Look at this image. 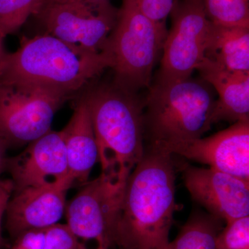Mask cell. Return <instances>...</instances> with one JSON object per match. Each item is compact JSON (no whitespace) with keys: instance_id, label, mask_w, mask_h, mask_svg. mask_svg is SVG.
Segmentation results:
<instances>
[{"instance_id":"obj_1","label":"cell","mask_w":249,"mask_h":249,"mask_svg":"<svg viewBox=\"0 0 249 249\" xmlns=\"http://www.w3.org/2000/svg\"><path fill=\"white\" fill-rule=\"evenodd\" d=\"M172 155L145 147L127 181L111 249H164L175 211Z\"/></svg>"},{"instance_id":"obj_2","label":"cell","mask_w":249,"mask_h":249,"mask_svg":"<svg viewBox=\"0 0 249 249\" xmlns=\"http://www.w3.org/2000/svg\"><path fill=\"white\" fill-rule=\"evenodd\" d=\"M111 67L107 51L91 53L47 34L22 36L19 49L0 65V83L42 88L70 98Z\"/></svg>"},{"instance_id":"obj_3","label":"cell","mask_w":249,"mask_h":249,"mask_svg":"<svg viewBox=\"0 0 249 249\" xmlns=\"http://www.w3.org/2000/svg\"><path fill=\"white\" fill-rule=\"evenodd\" d=\"M91 118L102 173L126 182L145 152L144 101L114 83L82 96Z\"/></svg>"},{"instance_id":"obj_4","label":"cell","mask_w":249,"mask_h":249,"mask_svg":"<svg viewBox=\"0 0 249 249\" xmlns=\"http://www.w3.org/2000/svg\"><path fill=\"white\" fill-rule=\"evenodd\" d=\"M215 103L203 79L156 80L144 101L145 147L167 153L177 144L201 138L212 126Z\"/></svg>"},{"instance_id":"obj_5","label":"cell","mask_w":249,"mask_h":249,"mask_svg":"<svg viewBox=\"0 0 249 249\" xmlns=\"http://www.w3.org/2000/svg\"><path fill=\"white\" fill-rule=\"evenodd\" d=\"M167 34L164 23L145 16L136 0H123L105 49L112 59L113 83L134 93L149 88Z\"/></svg>"},{"instance_id":"obj_6","label":"cell","mask_w":249,"mask_h":249,"mask_svg":"<svg viewBox=\"0 0 249 249\" xmlns=\"http://www.w3.org/2000/svg\"><path fill=\"white\" fill-rule=\"evenodd\" d=\"M117 15L111 4L93 7L84 0H42L34 16L45 34L72 47L97 53L106 49Z\"/></svg>"},{"instance_id":"obj_7","label":"cell","mask_w":249,"mask_h":249,"mask_svg":"<svg viewBox=\"0 0 249 249\" xmlns=\"http://www.w3.org/2000/svg\"><path fill=\"white\" fill-rule=\"evenodd\" d=\"M157 81L186 79L206 57L213 23L202 0L175 1Z\"/></svg>"},{"instance_id":"obj_8","label":"cell","mask_w":249,"mask_h":249,"mask_svg":"<svg viewBox=\"0 0 249 249\" xmlns=\"http://www.w3.org/2000/svg\"><path fill=\"white\" fill-rule=\"evenodd\" d=\"M69 99L42 88L0 83V138L9 147L40 138Z\"/></svg>"},{"instance_id":"obj_9","label":"cell","mask_w":249,"mask_h":249,"mask_svg":"<svg viewBox=\"0 0 249 249\" xmlns=\"http://www.w3.org/2000/svg\"><path fill=\"white\" fill-rule=\"evenodd\" d=\"M126 182L101 173L65 208L67 225L78 239L95 240L97 249H110Z\"/></svg>"},{"instance_id":"obj_10","label":"cell","mask_w":249,"mask_h":249,"mask_svg":"<svg viewBox=\"0 0 249 249\" xmlns=\"http://www.w3.org/2000/svg\"><path fill=\"white\" fill-rule=\"evenodd\" d=\"M6 171L14 191L31 187L65 186L74 183L70 176L61 131L52 129L29 143L24 151L8 158Z\"/></svg>"},{"instance_id":"obj_11","label":"cell","mask_w":249,"mask_h":249,"mask_svg":"<svg viewBox=\"0 0 249 249\" xmlns=\"http://www.w3.org/2000/svg\"><path fill=\"white\" fill-rule=\"evenodd\" d=\"M167 153L209 165L249 182V119L234 123L206 138L180 142Z\"/></svg>"},{"instance_id":"obj_12","label":"cell","mask_w":249,"mask_h":249,"mask_svg":"<svg viewBox=\"0 0 249 249\" xmlns=\"http://www.w3.org/2000/svg\"><path fill=\"white\" fill-rule=\"evenodd\" d=\"M183 179L193 200L224 223L249 215V182L213 168L187 165Z\"/></svg>"},{"instance_id":"obj_13","label":"cell","mask_w":249,"mask_h":249,"mask_svg":"<svg viewBox=\"0 0 249 249\" xmlns=\"http://www.w3.org/2000/svg\"><path fill=\"white\" fill-rule=\"evenodd\" d=\"M65 186L31 187L14 192L6 211V229L13 240L23 232L58 224L66 208Z\"/></svg>"},{"instance_id":"obj_14","label":"cell","mask_w":249,"mask_h":249,"mask_svg":"<svg viewBox=\"0 0 249 249\" xmlns=\"http://www.w3.org/2000/svg\"><path fill=\"white\" fill-rule=\"evenodd\" d=\"M196 70L219 96L213 124L222 121L234 124L249 119V72L227 70L206 57Z\"/></svg>"},{"instance_id":"obj_15","label":"cell","mask_w":249,"mask_h":249,"mask_svg":"<svg viewBox=\"0 0 249 249\" xmlns=\"http://www.w3.org/2000/svg\"><path fill=\"white\" fill-rule=\"evenodd\" d=\"M61 132L70 176L74 182H88L93 165L98 161V154L89 109L82 96Z\"/></svg>"},{"instance_id":"obj_16","label":"cell","mask_w":249,"mask_h":249,"mask_svg":"<svg viewBox=\"0 0 249 249\" xmlns=\"http://www.w3.org/2000/svg\"><path fill=\"white\" fill-rule=\"evenodd\" d=\"M206 58L227 70L249 72V27L213 23Z\"/></svg>"},{"instance_id":"obj_17","label":"cell","mask_w":249,"mask_h":249,"mask_svg":"<svg viewBox=\"0 0 249 249\" xmlns=\"http://www.w3.org/2000/svg\"><path fill=\"white\" fill-rule=\"evenodd\" d=\"M224 223L208 213L196 211L164 249H215L216 238Z\"/></svg>"},{"instance_id":"obj_18","label":"cell","mask_w":249,"mask_h":249,"mask_svg":"<svg viewBox=\"0 0 249 249\" xmlns=\"http://www.w3.org/2000/svg\"><path fill=\"white\" fill-rule=\"evenodd\" d=\"M210 20L219 25L249 27V0H202Z\"/></svg>"},{"instance_id":"obj_19","label":"cell","mask_w":249,"mask_h":249,"mask_svg":"<svg viewBox=\"0 0 249 249\" xmlns=\"http://www.w3.org/2000/svg\"><path fill=\"white\" fill-rule=\"evenodd\" d=\"M42 0H0V36L4 38L22 27L34 16Z\"/></svg>"},{"instance_id":"obj_20","label":"cell","mask_w":249,"mask_h":249,"mask_svg":"<svg viewBox=\"0 0 249 249\" xmlns=\"http://www.w3.org/2000/svg\"><path fill=\"white\" fill-rule=\"evenodd\" d=\"M215 249H249V216L226 223L216 238Z\"/></svg>"},{"instance_id":"obj_21","label":"cell","mask_w":249,"mask_h":249,"mask_svg":"<svg viewBox=\"0 0 249 249\" xmlns=\"http://www.w3.org/2000/svg\"><path fill=\"white\" fill-rule=\"evenodd\" d=\"M84 247L67 224H56L45 229L44 249H83Z\"/></svg>"},{"instance_id":"obj_22","label":"cell","mask_w":249,"mask_h":249,"mask_svg":"<svg viewBox=\"0 0 249 249\" xmlns=\"http://www.w3.org/2000/svg\"><path fill=\"white\" fill-rule=\"evenodd\" d=\"M141 11L145 16L160 23H164L171 12L176 0H136Z\"/></svg>"},{"instance_id":"obj_23","label":"cell","mask_w":249,"mask_h":249,"mask_svg":"<svg viewBox=\"0 0 249 249\" xmlns=\"http://www.w3.org/2000/svg\"><path fill=\"white\" fill-rule=\"evenodd\" d=\"M45 229L23 232L14 240L10 249H44Z\"/></svg>"},{"instance_id":"obj_24","label":"cell","mask_w":249,"mask_h":249,"mask_svg":"<svg viewBox=\"0 0 249 249\" xmlns=\"http://www.w3.org/2000/svg\"><path fill=\"white\" fill-rule=\"evenodd\" d=\"M14 191V185L11 179L0 178V249H10L11 245L5 240L1 231V222L6 213L8 204Z\"/></svg>"},{"instance_id":"obj_25","label":"cell","mask_w":249,"mask_h":249,"mask_svg":"<svg viewBox=\"0 0 249 249\" xmlns=\"http://www.w3.org/2000/svg\"><path fill=\"white\" fill-rule=\"evenodd\" d=\"M9 148L4 140L0 138V175L6 170L8 158L6 150Z\"/></svg>"},{"instance_id":"obj_26","label":"cell","mask_w":249,"mask_h":249,"mask_svg":"<svg viewBox=\"0 0 249 249\" xmlns=\"http://www.w3.org/2000/svg\"><path fill=\"white\" fill-rule=\"evenodd\" d=\"M84 1L93 7H101V6L110 4L109 0H84Z\"/></svg>"},{"instance_id":"obj_27","label":"cell","mask_w":249,"mask_h":249,"mask_svg":"<svg viewBox=\"0 0 249 249\" xmlns=\"http://www.w3.org/2000/svg\"><path fill=\"white\" fill-rule=\"evenodd\" d=\"M3 40H4V38L1 37V36H0V65H1V62H2L5 57H6V55L8 54L7 52L5 51L4 44H3Z\"/></svg>"},{"instance_id":"obj_28","label":"cell","mask_w":249,"mask_h":249,"mask_svg":"<svg viewBox=\"0 0 249 249\" xmlns=\"http://www.w3.org/2000/svg\"><path fill=\"white\" fill-rule=\"evenodd\" d=\"M83 249H87L86 247H85H85H84V248H83Z\"/></svg>"}]
</instances>
